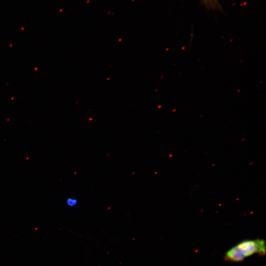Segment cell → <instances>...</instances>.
<instances>
[{"label": "cell", "instance_id": "obj_3", "mask_svg": "<svg viewBox=\"0 0 266 266\" xmlns=\"http://www.w3.org/2000/svg\"><path fill=\"white\" fill-rule=\"evenodd\" d=\"M255 241L257 245V254L260 256L265 255L266 254V245L264 240L257 239Z\"/></svg>", "mask_w": 266, "mask_h": 266}, {"label": "cell", "instance_id": "obj_4", "mask_svg": "<svg viewBox=\"0 0 266 266\" xmlns=\"http://www.w3.org/2000/svg\"><path fill=\"white\" fill-rule=\"evenodd\" d=\"M78 202V200L74 198H68L66 201V205L69 207L76 206Z\"/></svg>", "mask_w": 266, "mask_h": 266}, {"label": "cell", "instance_id": "obj_1", "mask_svg": "<svg viewBox=\"0 0 266 266\" xmlns=\"http://www.w3.org/2000/svg\"><path fill=\"white\" fill-rule=\"evenodd\" d=\"M236 246L245 258L257 253V245L255 240H243Z\"/></svg>", "mask_w": 266, "mask_h": 266}, {"label": "cell", "instance_id": "obj_5", "mask_svg": "<svg viewBox=\"0 0 266 266\" xmlns=\"http://www.w3.org/2000/svg\"><path fill=\"white\" fill-rule=\"evenodd\" d=\"M205 1H207L208 0H204Z\"/></svg>", "mask_w": 266, "mask_h": 266}, {"label": "cell", "instance_id": "obj_2", "mask_svg": "<svg viewBox=\"0 0 266 266\" xmlns=\"http://www.w3.org/2000/svg\"><path fill=\"white\" fill-rule=\"evenodd\" d=\"M245 258L242 253L236 246L228 250L224 255L225 260L231 262H242Z\"/></svg>", "mask_w": 266, "mask_h": 266}]
</instances>
